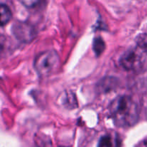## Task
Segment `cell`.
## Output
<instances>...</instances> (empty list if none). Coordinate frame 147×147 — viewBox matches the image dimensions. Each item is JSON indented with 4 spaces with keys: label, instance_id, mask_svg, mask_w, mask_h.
<instances>
[{
    "label": "cell",
    "instance_id": "obj_1",
    "mask_svg": "<svg viewBox=\"0 0 147 147\" xmlns=\"http://www.w3.org/2000/svg\"><path fill=\"white\" fill-rule=\"evenodd\" d=\"M109 113L119 127H131L136 124L139 116L137 103L129 96H121L113 99L109 106Z\"/></svg>",
    "mask_w": 147,
    "mask_h": 147
},
{
    "label": "cell",
    "instance_id": "obj_2",
    "mask_svg": "<svg viewBox=\"0 0 147 147\" xmlns=\"http://www.w3.org/2000/svg\"><path fill=\"white\" fill-rule=\"evenodd\" d=\"M120 65L129 71L140 73L147 70V53L139 47H131L121 56Z\"/></svg>",
    "mask_w": 147,
    "mask_h": 147
},
{
    "label": "cell",
    "instance_id": "obj_3",
    "mask_svg": "<svg viewBox=\"0 0 147 147\" xmlns=\"http://www.w3.org/2000/svg\"><path fill=\"white\" fill-rule=\"evenodd\" d=\"M60 65V57L55 50H46L39 53L34 60V67L40 77L54 73Z\"/></svg>",
    "mask_w": 147,
    "mask_h": 147
},
{
    "label": "cell",
    "instance_id": "obj_4",
    "mask_svg": "<svg viewBox=\"0 0 147 147\" xmlns=\"http://www.w3.org/2000/svg\"><path fill=\"white\" fill-rule=\"evenodd\" d=\"M14 37L20 41L29 42L36 36V31L32 24L25 22H16L11 29Z\"/></svg>",
    "mask_w": 147,
    "mask_h": 147
},
{
    "label": "cell",
    "instance_id": "obj_5",
    "mask_svg": "<svg viewBox=\"0 0 147 147\" xmlns=\"http://www.w3.org/2000/svg\"><path fill=\"white\" fill-rule=\"evenodd\" d=\"M98 147H121L120 136L116 132H108L100 138Z\"/></svg>",
    "mask_w": 147,
    "mask_h": 147
},
{
    "label": "cell",
    "instance_id": "obj_6",
    "mask_svg": "<svg viewBox=\"0 0 147 147\" xmlns=\"http://www.w3.org/2000/svg\"><path fill=\"white\" fill-rule=\"evenodd\" d=\"M118 86V80L115 78L107 77L100 80L97 88L100 93H109L114 90Z\"/></svg>",
    "mask_w": 147,
    "mask_h": 147
},
{
    "label": "cell",
    "instance_id": "obj_7",
    "mask_svg": "<svg viewBox=\"0 0 147 147\" xmlns=\"http://www.w3.org/2000/svg\"><path fill=\"white\" fill-rule=\"evenodd\" d=\"M0 11H1V25L4 26L10 21L12 14L9 7L4 4H1Z\"/></svg>",
    "mask_w": 147,
    "mask_h": 147
},
{
    "label": "cell",
    "instance_id": "obj_8",
    "mask_svg": "<svg viewBox=\"0 0 147 147\" xmlns=\"http://www.w3.org/2000/svg\"><path fill=\"white\" fill-rule=\"evenodd\" d=\"M105 47H106L105 42L101 37H97L94 39V40H93V49L96 55L99 56L100 55H101L102 53L104 51Z\"/></svg>",
    "mask_w": 147,
    "mask_h": 147
},
{
    "label": "cell",
    "instance_id": "obj_9",
    "mask_svg": "<svg viewBox=\"0 0 147 147\" xmlns=\"http://www.w3.org/2000/svg\"><path fill=\"white\" fill-rule=\"evenodd\" d=\"M136 46L147 53V34H140L136 38Z\"/></svg>",
    "mask_w": 147,
    "mask_h": 147
},
{
    "label": "cell",
    "instance_id": "obj_10",
    "mask_svg": "<svg viewBox=\"0 0 147 147\" xmlns=\"http://www.w3.org/2000/svg\"><path fill=\"white\" fill-rule=\"evenodd\" d=\"M21 3L28 9H35L40 7V5L41 6L42 2L40 1H22Z\"/></svg>",
    "mask_w": 147,
    "mask_h": 147
},
{
    "label": "cell",
    "instance_id": "obj_11",
    "mask_svg": "<svg viewBox=\"0 0 147 147\" xmlns=\"http://www.w3.org/2000/svg\"><path fill=\"white\" fill-rule=\"evenodd\" d=\"M139 147H147V137L141 142Z\"/></svg>",
    "mask_w": 147,
    "mask_h": 147
}]
</instances>
